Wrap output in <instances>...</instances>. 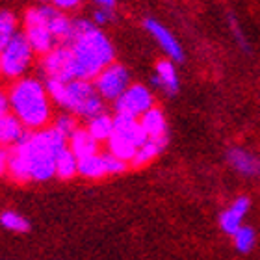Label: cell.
I'll list each match as a JSON object with an SVG mask.
<instances>
[{
	"instance_id": "6da1fadb",
	"label": "cell",
	"mask_w": 260,
	"mask_h": 260,
	"mask_svg": "<svg viewBox=\"0 0 260 260\" xmlns=\"http://www.w3.org/2000/svg\"><path fill=\"white\" fill-rule=\"evenodd\" d=\"M69 47L75 61V80L89 82L114 63L115 50L110 39L86 19L73 21V38Z\"/></svg>"
},
{
	"instance_id": "7a4b0ae2",
	"label": "cell",
	"mask_w": 260,
	"mask_h": 260,
	"mask_svg": "<svg viewBox=\"0 0 260 260\" xmlns=\"http://www.w3.org/2000/svg\"><path fill=\"white\" fill-rule=\"evenodd\" d=\"M63 149H67V138L50 126L38 132H26L11 151L26 164L30 180L45 182L56 175V158Z\"/></svg>"
},
{
	"instance_id": "3957f363",
	"label": "cell",
	"mask_w": 260,
	"mask_h": 260,
	"mask_svg": "<svg viewBox=\"0 0 260 260\" xmlns=\"http://www.w3.org/2000/svg\"><path fill=\"white\" fill-rule=\"evenodd\" d=\"M13 115L26 128H43L50 119V97L38 78H21L10 91Z\"/></svg>"
},
{
	"instance_id": "277c9868",
	"label": "cell",
	"mask_w": 260,
	"mask_h": 260,
	"mask_svg": "<svg viewBox=\"0 0 260 260\" xmlns=\"http://www.w3.org/2000/svg\"><path fill=\"white\" fill-rule=\"evenodd\" d=\"M45 87H47L49 97L56 104H60L82 117L93 119V117L104 114L103 97L97 93L95 86H91L87 80H47Z\"/></svg>"
},
{
	"instance_id": "5b68a950",
	"label": "cell",
	"mask_w": 260,
	"mask_h": 260,
	"mask_svg": "<svg viewBox=\"0 0 260 260\" xmlns=\"http://www.w3.org/2000/svg\"><path fill=\"white\" fill-rule=\"evenodd\" d=\"M34 58V50L28 43L24 34H17L10 43L6 45V49L0 52V69L2 75L8 78H21L26 69L30 67Z\"/></svg>"
},
{
	"instance_id": "8992f818",
	"label": "cell",
	"mask_w": 260,
	"mask_h": 260,
	"mask_svg": "<svg viewBox=\"0 0 260 260\" xmlns=\"http://www.w3.org/2000/svg\"><path fill=\"white\" fill-rule=\"evenodd\" d=\"M24 36H26L28 43L32 47L34 52H39V54H49L50 50H54V41L56 38L52 36L49 28V22H47V15L43 11V6L41 8H30V10L24 13Z\"/></svg>"
},
{
	"instance_id": "52a82bcc",
	"label": "cell",
	"mask_w": 260,
	"mask_h": 260,
	"mask_svg": "<svg viewBox=\"0 0 260 260\" xmlns=\"http://www.w3.org/2000/svg\"><path fill=\"white\" fill-rule=\"evenodd\" d=\"M130 87V73L125 65L112 63L95 78V89L106 101H117Z\"/></svg>"
},
{
	"instance_id": "ba28073f",
	"label": "cell",
	"mask_w": 260,
	"mask_h": 260,
	"mask_svg": "<svg viewBox=\"0 0 260 260\" xmlns=\"http://www.w3.org/2000/svg\"><path fill=\"white\" fill-rule=\"evenodd\" d=\"M152 103H154L152 93L145 86L134 84L115 101V115H125V117L138 119L151 108H154Z\"/></svg>"
},
{
	"instance_id": "9c48e42d",
	"label": "cell",
	"mask_w": 260,
	"mask_h": 260,
	"mask_svg": "<svg viewBox=\"0 0 260 260\" xmlns=\"http://www.w3.org/2000/svg\"><path fill=\"white\" fill-rule=\"evenodd\" d=\"M43 73L47 80L71 82L75 80V61H73V50L71 47L60 45L43 58Z\"/></svg>"
},
{
	"instance_id": "30bf717a",
	"label": "cell",
	"mask_w": 260,
	"mask_h": 260,
	"mask_svg": "<svg viewBox=\"0 0 260 260\" xmlns=\"http://www.w3.org/2000/svg\"><path fill=\"white\" fill-rule=\"evenodd\" d=\"M143 26H145V30L151 34L152 38L156 39V43L162 47L164 52H166L169 58H173L175 61L184 60V50H182L180 43L175 39L173 34L169 32L164 24H160V22L154 21V19H145V21H143Z\"/></svg>"
},
{
	"instance_id": "8fae6325",
	"label": "cell",
	"mask_w": 260,
	"mask_h": 260,
	"mask_svg": "<svg viewBox=\"0 0 260 260\" xmlns=\"http://www.w3.org/2000/svg\"><path fill=\"white\" fill-rule=\"evenodd\" d=\"M112 138L123 140L130 145H134L136 149H140L149 138H147L145 130L141 128V123L132 117H125V115H115L114 119V134Z\"/></svg>"
},
{
	"instance_id": "7c38bea8",
	"label": "cell",
	"mask_w": 260,
	"mask_h": 260,
	"mask_svg": "<svg viewBox=\"0 0 260 260\" xmlns=\"http://www.w3.org/2000/svg\"><path fill=\"white\" fill-rule=\"evenodd\" d=\"M43 11L47 15V22H49L52 36L56 39H60L61 45L69 47L71 38H73V21L60 10H56L54 6H43Z\"/></svg>"
},
{
	"instance_id": "4fadbf2b",
	"label": "cell",
	"mask_w": 260,
	"mask_h": 260,
	"mask_svg": "<svg viewBox=\"0 0 260 260\" xmlns=\"http://www.w3.org/2000/svg\"><path fill=\"white\" fill-rule=\"evenodd\" d=\"M249 199L247 197H238L233 205L229 206L227 210L221 212L219 216V227L223 229V233H227L233 236L240 227H242V221H244L245 214L249 212Z\"/></svg>"
},
{
	"instance_id": "5bb4252c",
	"label": "cell",
	"mask_w": 260,
	"mask_h": 260,
	"mask_svg": "<svg viewBox=\"0 0 260 260\" xmlns=\"http://www.w3.org/2000/svg\"><path fill=\"white\" fill-rule=\"evenodd\" d=\"M152 84L156 87H162L168 95H175L179 91V75L175 69L173 61L162 60L156 63V73L152 76Z\"/></svg>"
},
{
	"instance_id": "9a60e30c",
	"label": "cell",
	"mask_w": 260,
	"mask_h": 260,
	"mask_svg": "<svg viewBox=\"0 0 260 260\" xmlns=\"http://www.w3.org/2000/svg\"><path fill=\"white\" fill-rule=\"evenodd\" d=\"M26 126L17 119L13 114H6L0 117V147L17 145L26 134Z\"/></svg>"
},
{
	"instance_id": "2e32d148",
	"label": "cell",
	"mask_w": 260,
	"mask_h": 260,
	"mask_svg": "<svg viewBox=\"0 0 260 260\" xmlns=\"http://www.w3.org/2000/svg\"><path fill=\"white\" fill-rule=\"evenodd\" d=\"M141 128L145 130L149 140H162L168 138V123L160 108H151L147 114L141 115Z\"/></svg>"
},
{
	"instance_id": "e0dca14e",
	"label": "cell",
	"mask_w": 260,
	"mask_h": 260,
	"mask_svg": "<svg viewBox=\"0 0 260 260\" xmlns=\"http://www.w3.org/2000/svg\"><path fill=\"white\" fill-rule=\"evenodd\" d=\"M227 160L238 173L245 175V177L256 175L260 171L258 160H256L249 151L240 149V147H234V149H231V151L227 152Z\"/></svg>"
},
{
	"instance_id": "ac0fdd59",
	"label": "cell",
	"mask_w": 260,
	"mask_h": 260,
	"mask_svg": "<svg viewBox=\"0 0 260 260\" xmlns=\"http://www.w3.org/2000/svg\"><path fill=\"white\" fill-rule=\"evenodd\" d=\"M97 143L99 141L84 128H78L75 134L69 138V149L73 151V154H75L78 160H84V158H87V156L99 154Z\"/></svg>"
},
{
	"instance_id": "d6986e66",
	"label": "cell",
	"mask_w": 260,
	"mask_h": 260,
	"mask_svg": "<svg viewBox=\"0 0 260 260\" xmlns=\"http://www.w3.org/2000/svg\"><path fill=\"white\" fill-rule=\"evenodd\" d=\"M168 145V138H162V140H147L143 145L138 149L136 152V156L132 158V166L134 168H141V166H145L152 160V158H156L160 152L166 149Z\"/></svg>"
},
{
	"instance_id": "ffe728a7",
	"label": "cell",
	"mask_w": 260,
	"mask_h": 260,
	"mask_svg": "<svg viewBox=\"0 0 260 260\" xmlns=\"http://www.w3.org/2000/svg\"><path fill=\"white\" fill-rule=\"evenodd\" d=\"M78 173L87 179H101L104 175H108L106 164H104V154H93L84 160H78Z\"/></svg>"
},
{
	"instance_id": "44dd1931",
	"label": "cell",
	"mask_w": 260,
	"mask_h": 260,
	"mask_svg": "<svg viewBox=\"0 0 260 260\" xmlns=\"http://www.w3.org/2000/svg\"><path fill=\"white\" fill-rule=\"evenodd\" d=\"M86 130L97 141L110 140V138H112V134H114V117H110L108 114L97 115V117L89 119V125H87Z\"/></svg>"
},
{
	"instance_id": "7402d4cb",
	"label": "cell",
	"mask_w": 260,
	"mask_h": 260,
	"mask_svg": "<svg viewBox=\"0 0 260 260\" xmlns=\"http://www.w3.org/2000/svg\"><path fill=\"white\" fill-rule=\"evenodd\" d=\"M78 173V158L73 154L69 147L63 149V151L58 154L56 158V175L60 177V179L67 180V179H73L75 175Z\"/></svg>"
},
{
	"instance_id": "603a6c76",
	"label": "cell",
	"mask_w": 260,
	"mask_h": 260,
	"mask_svg": "<svg viewBox=\"0 0 260 260\" xmlns=\"http://www.w3.org/2000/svg\"><path fill=\"white\" fill-rule=\"evenodd\" d=\"M17 36V19L8 10H0V52Z\"/></svg>"
},
{
	"instance_id": "cb8c5ba5",
	"label": "cell",
	"mask_w": 260,
	"mask_h": 260,
	"mask_svg": "<svg viewBox=\"0 0 260 260\" xmlns=\"http://www.w3.org/2000/svg\"><path fill=\"white\" fill-rule=\"evenodd\" d=\"M0 225L4 229H8V231H13V233H26L28 229H30V223H28L26 217H22L21 214L11 212V210L2 212Z\"/></svg>"
},
{
	"instance_id": "d4e9b609",
	"label": "cell",
	"mask_w": 260,
	"mask_h": 260,
	"mask_svg": "<svg viewBox=\"0 0 260 260\" xmlns=\"http://www.w3.org/2000/svg\"><path fill=\"white\" fill-rule=\"evenodd\" d=\"M234 238V247L240 251V253H249L253 247H255V242H256V234L255 231L251 227H242L233 234Z\"/></svg>"
},
{
	"instance_id": "484cf974",
	"label": "cell",
	"mask_w": 260,
	"mask_h": 260,
	"mask_svg": "<svg viewBox=\"0 0 260 260\" xmlns=\"http://www.w3.org/2000/svg\"><path fill=\"white\" fill-rule=\"evenodd\" d=\"M54 128L60 132V134H63L67 140H69L71 136L75 134L76 130V121H75V117H71V115H60L58 119H56V123H54Z\"/></svg>"
},
{
	"instance_id": "4316f807",
	"label": "cell",
	"mask_w": 260,
	"mask_h": 260,
	"mask_svg": "<svg viewBox=\"0 0 260 260\" xmlns=\"http://www.w3.org/2000/svg\"><path fill=\"white\" fill-rule=\"evenodd\" d=\"M104 164H106V171L108 175H115V173H123L126 169V162L119 160L117 156H114L112 152H106L104 154Z\"/></svg>"
},
{
	"instance_id": "83f0119b",
	"label": "cell",
	"mask_w": 260,
	"mask_h": 260,
	"mask_svg": "<svg viewBox=\"0 0 260 260\" xmlns=\"http://www.w3.org/2000/svg\"><path fill=\"white\" fill-rule=\"evenodd\" d=\"M115 13L112 10H108V8H99L95 13H93V21H95V24H106V22L114 21Z\"/></svg>"
},
{
	"instance_id": "f1b7e54d",
	"label": "cell",
	"mask_w": 260,
	"mask_h": 260,
	"mask_svg": "<svg viewBox=\"0 0 260 260\" xmlns=\"http://www.w3.org/2000/svg\"><path fill=\"white\" fill-rule=\"evenodd\" d=\"M56 10H75L80 4V0H52Z\"/></svg>"
},
{
	"instance_id": "f546056e",
	"label": "cell",
	"mask_w": 260,
	"mask_h": 260,
	"mask_svg": "<svg viewBox=\"0 0 260 260\" xmlns=\"http://www.w3.org/2000/svg\"><path fill=\"white\" fill-rule=\"evenodd\" d=\"M10 110V97L0 91V117H4Z\"/></svg>"
},
{
	"instance_id": "4dcf8cb0",
	"label": "cell",
	"mask_w": 260,
	"mask_h": 260,
	"mask_svg": "<svg viewBox=\"0 0 260 260\" xmlns=\"http://www.w3.org/2000/svg\"><path fill=\"white\" fill-rule=\"evenodd\" d=\"M8 158H10V151L8 149H0V175L8 169Z\"/></svg>"
},
{
	"instance_id": "1f68e13d",
	"label": "cell",
	"mask_w": 260,
	"mask_h": 260,
	"mask_svg": "<svg viewBox=\"0 0 260 260\" xmlns=\"http://www.w3.org/2000/svg\"><path fill=\"white\" fill-rule=\"evenodd\" d=\"M101 8H108V10H114V6H115V0H95Z\"/></svg>"
},
{
	"instance_id": "d6a6232c",
	"label": "cell",
	"mask_w": 260,
	"mask_h": 260,
	"mask_svg": "<svg viewBox=\"0 0 260 260\" xmlns=\"http://www.w3.org/2000/svg\"><path fill=\"white\" fill-rule=\"evenodd\" d=\"M0 75H2V69H0Z\"/></svg>"
}]
</instances>
